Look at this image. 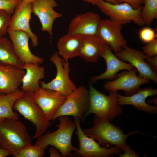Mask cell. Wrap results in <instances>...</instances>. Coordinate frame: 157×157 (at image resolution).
I'll return each instance as SVG.
<instances>
[{"label":"cell","mask_w":157,"mask_h":157,"mask_svg":"<svg viewBox=\"0 0 157 157\" xmlns=\"http://www.w3.org/2000/svg\"><path fill=\"white\" fill-rule=\"evenodd\" d=\"M146 61L151 66L153 70L156 72H157V55L148 57Z\"/></svg>","instance_id":"33"},{"label":"cell","mask_w":157,"mask_h":157,"mask_svg":"<svg viewBox=\"0 0 157 157\" xmlns=\"http://www.w3.org/2000/svg\"><path fill=\"white\" fill-rule=\"evenodd\" d=\"M115 55L123 61H127L135 67L139 72L138 76L157 83V73L146 61L148 56L143 52L126 46Z\"/></svg>","instance_id":"12"},{"label":"cell","mask_w":157,"mask_h":157,"mask_svg":"<svg viewBox=\"0 0 157 157\" xmlns=\"http://www.w3.org/2000/svg\"><path fill=\"white\" fill-rule=\"evenodd\" d=\"M36 103L50 121L53 119L58 109L66 97L59 92L41 88L33 93Z\"/></svg>","instance_id":"15"},{"label":"cell","mask_w":157,"mask_h":157,"mask_svg":"<svg viewBox=\"0 0 157 157\" xmlns=\"http://www.w3.org/2000/svg\"><path fill=\"white\" fill-rule=\"evenodd\" d=\"M1 94L0 93V94Z\"/></svg>","instance_id":"40"},{"label":"cell","mask_w":157,"mask_h":157,"mask_svg":"<svg viewBox=\"0 0 157 157\" xmlns=\"http://www.w3.org/2000/svg\"><path fill=\"white\" fill-rule=\"evenodd\" d=\"M157 94L156 89H154L151 87L140 88L135 93L130 96H124L118 93V103L121 106L125 105H132L139 110L156 114L157 112V107L147 104L146 99L148 97L155 96Z\"/></svg>","instance_id":"19"},{"label":"cell","mask_w":157,"mask_h":157,"mask_svg":"<svg viewBox=\"0 0 157 157\" xmlns=\"http://www.w3.org/2000/svg\"><path fill=\"white\" fill-rule=\"evenodd\" d=\"M106 44L96 35H83L78 56L88 62H96Z\"/></svg>","instance_id":"22"},{"label":"cell","mask_w":157,"mask_h":157,"mask_svg":"<svg viewBox=\"0 0 157 157\" xmlns=\"http://www.w3.org/2000/svg\"><path fill=\"white\" fill-rule=\"evenodd\" d=\"M90 3L96 5L99 0H82ZM113 3H118L116 0H104Z\"/></svg>","instance_id":"36"},{"label":"cell","mask_w":157,"mask_h":157,"mask_svg":"<svg viewBox=\"0 0 157 157\" xmlns=\"http://www.w3.org/2000/svg\"><path fill=\"white\" fill-rule=\"evenodd\" d=\"M83 35L67 33L61 37L57 44V52L66 61L78 56Z\"/></svg>","instance_id":"23"},{"label":"cell","mask_w":157,"mask_h":157,"mask_svg":"<svg viewBox=\"0 0 157 157\" xmlns=\"http://www.w3.org/2000/svg\"><path fill=\"white\" fill-rule=\"evenodd\" d=\"M136 68L126 71L118 74L114 80L106 82L104 88L106 90L117 91H124L125 94L130 96L135 93L142 85L149 83L150 80L141 78L136 74Z\"/></svg>","instance_id":"11"},{"label":"cell","mask_w":157,"mask_h":157,"mask_svg":"<svg viewBox=\"0 0 157 157\" xmlns=\"http://www.w3.org/2000/svg\"><path fill=\"white\" fill-rule=\"evenodd\" d=\"M139 35L142 42L145 43L152 41L157 37L155 31L149 27H144L141 29L139 31Z\"/></svg>","instance_id":"29"},{"label":"cell","mask_w":157,"mask_h":157,"mask_svg":"<svg viewBox=\"0 0 157 157\" xmlns=\"http://www.w3.org/2000/svg\"><path fill=\"white\" fill-rule=\"evenodd\" d=\"M32 137L25 125L19 119H4L0 121V148L17 157L19 151L32 144Z\"/></svg>","instance_id":"3"},{"label":"cell","mask_w":157,"mask_h":157,"mask_svg":"<svg viewBox=\"0 0 157 157\" xmlns=\"http://www.w3.org/2000/svg\"><path fill=\"white\" fill-rule=\"evenodd\" d=\"M143 53L148 57L157 55V39L156 38L152 41L146 43L142 47Z\"/></svg>","instance_id":"31"},{"label":"cell","mask_w":157,"mask_h":157,"mask_svg":"<svg viewBox=\"0 0 157 157\" xmlns=\"http://www.w3.org/2000/svg\"><path fill=\"white\" fill-rule=\"evenodd\" d=\"M11 15L6 11L0 10V38L7 33Z\"/></svg>","instance_id":"28"},{"label":"cell","mask_w":157,"mask_h":157,"mask_svg":"<svg viewBox=\"0 0 157 157\" xmlns=\"http://www.w3.org/2000/svg\"><path fill=\"white\" fill-rule=\"evenodd\" d=\"M148 103H153L155 104H157V98L149 100L148 101Z\"/></svg>","instance_id":"38"},{"label":"cell","mask_w":157,"mask_h":157,"mask_svg":"<svg viewBox=\"0 0 157 157\" xmlns=\"http://www.w3.org/2000/svg\"><path fill=\"white\" fill-rule=\"evenodd\" d=\"M100 56L102 57L106 62V69L102 74L92 77L91 81L92 82H95L99 80L115 79L117 77L118 73L120 71L130 70L134 68L131 64L126 63L117 57L106 44L104 51Z\"/></svg>","instance_id":"20"},{"label":"cell","mask_w":157,"mask_h":157,"mask_svg":"<svg viewBox=\"0 0 157 157\" xmlns=\"http://www.w3.org/2000/svg\"><path fill=\"white\" fill-rule=\"evenodd\" d=\"M89 90L81 85L66 98L58 109L52 122L61 116H71L74 119L84 121L89 106Z\"/></svg>","instance_id":"6"},{"label":"cell","mask_w":157,"mask_h":157,"mask_svg":"<svg viewBox=\"0 0 157 157\" xmlns=\"http://www.w3.org/2000/svg\"><path fill=\"white\" fill-rule=\"evenodd\" d=\"M57 6L55 0H34L32 3V13L39 19L41 30L48 32L51 38L53 34L54 21L62 16L54 9Z\"/></svg>","instance_id":"14"},{"label":"cell","mask_w":157,"mask_h":157,"mask_svg":"<svg viewBox=\"0 0 157 157\" xmlns=\"http://www.w3.org/2000/svg\"><path fill=\"white\" fill-rule=\"evenodd\" d=\"M118 3H125L131 6L134 8L142 9V5L144 0H116Z\"/></svg>","instance_id":"32"},{"label":"cell","mask_w":157,"mask_h":157,"mask_svg":"<svg viewBox=\"0 0 157 157\" xmlns=\"http://www.w3.org/2000/svg\"><path fill=\"white\" fill-rule=\"evenodd\" d=\"M0 64L11 65L22 68L24 64L18 58L10 40L0 38Z\"/></svg>","instance_id":"25"},{"label":"cell","mask_w":157,"mask_h":157,"mask_svg":"<svg viewBox=\"0 0 157 157\" xmlns=\"http://www.w3.org/2000/svg\"><path fill=\"white\" fill-rule=\"evenodd\" d=\"M142 15L144 24L149 25L157 17V0H144Z\"/></svg>","instance_id":"26"},{"label":"cell","mask_w":157,"mask_h":157,"mask_svg":"<svg viewBox=\"0 0 157 157\" xmlns=\"http://www.w3.org/2000/svg\"><path fill=\"white\" fill-rule=\"evenodd\" d=\"M26 1L32 3L34 0H24Z\"/></svg>","instance_id":"39"},{"label":"cell","mask_w":157,"mask_h":157,"mask_svg":"<svg viewBox=\"0 0 157 157\" xmlns=\"http://www.w3.org/2000/svg\"><path fill=\"white\" fill-rule=\"evenodd\" d=\"M32 13V3L21 0L11 16L7 32L21 31L26 32L30 36L33 47H35L38 44V38L30 27Z\"/></svg>","instance_id":"13"},{"label":"cell","mask_w":157,"mask_h":157,"mask_svg":"<svg viewBox=\"0 0 157 157\" xmlns=\"http://www.w3.org/2000/svg\"><path fill=\"white\" fill-rule=\"evenodd\" d=\"M24 92L19 89L12 94H0V121L4 119H19V115L13 107L15 100Z\"/></svg>","instance_id":"24"},{"label":"cell","mask_w":157,"mask_h":157,"mask_svg":"<svg viewBox=\"0 0 157 157\" xmlns=\"http://www.w3.org/2000/svg\"><path fill=\"white\" fill-rule=\"evenodd\" d=\"M49 153L50 157H61L59 150L55 147L51 146L49 149Z\"/></svg>","instance_id":"35"},{"label":"cell","mask_w":157,"mask_h":157,"mask_svg":"<svg viewBox=\"0 0 157 157\" xmlns=\"http://www.w3.org/2000/svg\"><path fill=\"white\" fill-rule=\"evenodd\" d=\"M39 64L24 63L22 69L26 72L23 77L21 90L24 92L34 93L40 88V81L45 76V69Z\"/></svg>","instance_id":"21"},{"label":"cell","mask_w":157,"mask_h":157,"mask_svg":"<svg viewBox=\"0 0 157 157\" xmlns=\"http://www.w3.org/2000/svg\"><path fill=\"white\" fill-rule=\"evenodd\" d=\"M96 5L109 19L122 25L132 21L139 26L145 25L142 9L134 8L125 3H113L104 0H99Z\"/></svg>","instance_id":"7"},{"label":"cell","mask_w":157,"mask_h":157,"mask_svg":"<svg viewBox=\"0 0 157 157\" xmlns=\"http://www.w3.org/2000/svg\"><path fill=\"white\" fill-rule=\"evenodd\" d=\"M50 60L56 68V76L49 82H40V87L58 92L66 98L77 88L69 77V64L68 61L63 60L57 52L53 54Z\"/></svg>","instance_id":"8"},{"label":"cell","mask_w":157,"mask_h":157,"mask_svg":"<svg viewBox=\"0 0 157 157\" xmlns=\"http://www.w3.org/2000/svg\"><path fill=\"white\" fill-rule=\"evenodd\" d=\"M93 123L92 127L83 131L86 135L97 140L102 147L105 148L116 147L124 151L129 146L126 142L127 138L132 134L140 133L138 131H134L124 134L120 128L110 121L95 117Z\"/></svg>","instance_id":"2"},{"label":"cell","mask_w":157,"mask_h":157,"mask_svg":"<svg viewBox=\"0 0 157 157\" xmlns=\"http://www.w3.org/2000/svg\"><path fill=\"white\" fill-rule=\"evenodd\" d=\"M45 149L35 144H28L19 151L17 157H42L44 156Z\"/></svg>","instance_id":"27"},{"label":"cell","mask_w":157,"mask_h":157,"mask_svg":"<svg viewBox=\"0 0 157 157\" xmlns=\"http://www.w3.org/2000/svg\"><path fill=\"white\" fill-rule=\"evenodd\" d=\"M123 154L121 153L119 155V157H138L140 156L138 155L134 151L131 149L129 146L124 151Z\"/></svg>","instance_id":"34"},{"label":"cell","mask_w":157,"mask_h":157,"mask_svg":"<svg viewBox=\"0 0 157 157\" xmlns=\"http://www.w3.org/2000/svg\"><path fill=\"white\" fill-rule=\"evenodd\" d=\"M100 16L97 13L88 12L76 15L70 21L67 33L83 35H96Z\"/></svg>","instance_id":"16"},{"label":"cell","mask_w":157,"mask_h":157,"mask_svg":"<svg viewBox=\"0 0 157 157\" xmlns=\"http://www.w3.org/2000/svg\"><path fill=\"white\" fill-rule=\"evenodd\" d=\"M78 137L79 148L74 153V155L81 157H108L119 155L121 150L118 147H113L107 148L102 147L94 138L86 135L83 132L80 125V120L74 119Z\"/></svg>","instance_id":"9"},{"label":"cell","mask_w":157,"mask_h":157,"mask_svg":"<svg viewBox=\"0 0 157 157\" xmlns=\"http://www.w3.org/2000/svg\"><path fill=\"white\" fill-rule=\"evenodd\" d=\"M25 69L11 65L0 64V93L8 94L21 87Z\"/></svg>","instance_id":"18"},{"label":"cell","mask_w":157,"mask_h":157,"mask_svg":"<svg viewBox=\"0 0 157 157\" xmlns=\"http://www.w3.org/2000/svg\"><path fill=\"white\" fill-rule=\"evenodd\" d=\"M7 33L12 43L15 53L22 63L40 64L43 62V58L33 54L31 51L28 45L30 37L27 33L21 31H8Z\"/></svg>","instance_id":"17"},{"label":"cell","mask_w":157,"mask_h":157,"mask_svg":"<svg viewBox=\"0 0 157 157\" xmlns=\"http://www.w3.org/2000/svg\"><path fill=\"white\" fill-rule=\"evenodd\" d=\"M10 155V152L0 148V157H6Z\"/></svg>","instance_id":"37"},{"label":"cell","mask_w":157,"mask_h":157,"mask_svg":"<svg viewBox=\"0 0 157 157\" xmlns=\"http://www.w3.org/2000/svg\"><path fill=\"white\" fill-rule=\"evenodd\" d=\"M58 118L59 123L56 125L57 129L53 132H48L36 138L35 144L45 149L48 146H53L59 150L61 157L72 156L71 152L77 151L78 149L72 143V135L76 128L75 123L68 116H61Z\"/></svg>","instance_id":"1"},{"label":"cell","mask_w":157,"mask_h":157,"mask_svg":"<svg viewBox=\"0 0 157 157\" xmlns=\"http://www.w3.org/2000/svg\"><path fill=\"white\" fill-rule=\"evenodd\" d=\"M89 102L86 117L93 114L95 117L111 121L122 112L121 106L118 103L117 91H109L107 96L99 92L89 83Z\"/></svg>","instance_id":"4"},{"label":"cell","mask_w":157,"mask_h":157,"mask_svg":"<svg viewBox=\"0 0 157 157\" xmlns=\"http://www.w3.org/2000/svg\"><path fill=\"white\" fill-rule=\"evenodd\" d=\"M122 25L109 19H101L96 35L115 53L126 46L122 33Z\"/></svg>","instance_id":"10"},{"label":"cell","mask_w":157,"mask_h":157,"mask_svg":"<svg viewBox=\"0 0 157 157\" xmlns=\"http://www.w3.org/2000/svg\"><path fill=\"white\" fill-rule=\"evenodd\" d=\"M21 0H0V10L6 11L12 15Z\"/></svg>","instance_id":"30"},{"label":"cell","mask_w":157,"mask_h":157,"mask_svg":"<svg viewBox=\"0 0 157 157\" xmlns=\"http://www.w3.org/2000/svg\"><path fill=\"white\" fill-rule=\"evenodd\" d=\"M13 108L35 126L36 131L32 138H37L44 134L51 126L50 120L35 102L33 93L24 92L15 100Z\"/></svg>","instance_id":"5"}]
</instances>
